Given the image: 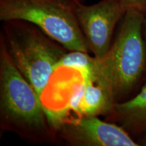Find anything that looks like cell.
<instances>
[{
	"label": "cell",
	"mask_w": 146,
	"mask_h": 146,
	"mask_svg": "<svg viewBox=\"0 0 146 146\" xmlns=\"http://www.w3.org/2000/svg\"><path fill=\"white\" fill-rule=\"evenodd\" d=\"M0 127L33 143L55 137L50 116L41 97L20 72L0 39Z\"/></svg>",
	"instance_id": "obj_1"
},
{
	"label": "cell",
	"mask_w": 146,
	"mask_h": 146,
	"mask_svg": "<svg viewBox=\"0 0 146 146\" xmlns=\"http://www.w3.org/2000/svg\"><path fill=\"white\" fill-rule=\"evenodd\" d=\"M74 11L89 51L102 58L108 52L116 25L126 10L120 0H102L92 5L75 1Z\"/></svg>",
	"instance_id": "obj_5"
},
{
	"label": "cell",
	"mask_w": 146,
	"mask_h": 146,
	"mask_svg": "<svg viewBox=\"0 0 146 146\" xmlns=\"http://www.w3.org/2000/svg\"><path fill=\"white\" fill-rule=\"evenodd\" d=\"M144 25H145V35H146V18L145 19V23H144Z\"/></svg>",
	"instance_id": "obj_12"
},
{
	"label": "cell",
	"mask_w": 146,
	"mask_h": 146,
	"mask_svg": "<svg viewBox=\"0 0 146 146\" xmlns=\"http://www.w3.org/2000/svg\"><path fill=\"white\" fill-rule=\"evenodd\" d=\"M71 1H78V0H71Z\"/></svg>",
	"instance_id": "obj_13"
},
{
	"label": "cell",
	"mask_w": 146,
	"mask_h": 146,
	"mask_svg": "<svg viewBox=\"0 0 146 146\" xmlns=\"http://www.w3.org/2000/svg\"><path fill=\"white\" fill-rule=\"evenodd\" d=\"M95 64L96 58L89 56L88 52L69 51L60 60L57 68L62 66L73 68L81 71L84 75L90 76L94 72Z\"/></svg>",
	"instance_id": "obj_9"
},
{
	"label": "cell",
	"mask_w": 146,
	"mask_h": 146,
	"mask_svg": "<svg viewBox=\"0 0 146 146\" xmlns=\"http://www.w3.org/2000/svg\"><path fill=\"white\" fill-rule=\"evenodd\" d=\"M125 10H136L146 14V0H120Z\"/></svg>",
	"instance_id": "obj_10"
},
{
	"label": "cell",
	"mask_w": 146,
	"mask_h": 146,
	"mask_svg": "<svg viewBox=\"0 0 146 146\" xmlns=\"http://www.w3.org/2000/svg\"><path fill=\"white\" fill-rule=\"evenodd\" d=\"M145 14L140 11L126 10L108 52L102 58H96L92 75H84L108 91L116 102L133 91L145 69Z\"/></svg>",
	"instance_id": "obj_2"
},
{
	"label": "cell",
	"mask_w": 146,
	"mask_h": 146,
	"mask_svg": "<svg viewBox=\"0 0 146 146\" xmlns=\"http://www.w3.org/2000/svg\"><path fill=\"white\" fill-rule=\"evenodd\" d=\"M139 143V145H145L146 146V133H145V134H144L143 137L141 139V140H140V142Z\"/></svg>",
	"instance_id": "obj_11"
},
{
	"label": "cell",
	"mask_w": 146,
	"mask_h": 146,
	"mask_svg": "<svg viewBox=\"0 0 146 146\" xmlns=\"http://www.w3.org/2000/svg\"><path fill=\"white\" fill-rule=\"evenodd\" d=\"M3 23L0 39L14 64L41 98L66 50L31 23L23 21Z\"/></svg>",
	"instance_id": "obj_3"
},
{
	"label": "cell",
	"mask_w": 146,
	"mask_h": 146,
	"mask_svg": "<svg viewBox=\"0 0 146 146\" xmlns=\"http://www.w3.org/2000/svg\"><path fill=\"white\" fill-rule=\"evenodd\" d=\"M111 117L131 136L146 133V84L132 99L116 102Z\"/></svg>",
	"instance_id": "obj_8"
},
{
	"label": "cell",
	"mask_w": 146,
	"mask_h": 146,
	"mask_svg": "<svg viewBox=\"0 0 146 146\" xmlns=\"http://www.w3.org/2000/svg\"><path fill=\"white\" fill-rule=\"evenodd\" d=\"M74 89L68 108L78 116H112L116 103L110 93L87 76Z\"/></svg>",
	"instance_id": "obj_7"
},
{
	"label": "cell",
	"mask_w": 146,
	"mask_h": 146,
	"mask_svg": "<svg viewBox=\"0 0 146 146\" xmlns=\"http://www.w3.org/2000/svg\"><path fill=\"white\" fill-rule=\"evenodd\" d=\"M55 132L72 146H139L119 125L104 121L96 116H78L58 122Z\"/></svg>",
	"instance_id": "obj_6"
},
{
	"label": "cell",
	"mask_w": 146,
	"mask_h": 146,
	"mask_svg": "<svg viewBox=\"0 0 146 146\" xmlns=\"http://www.w3.org/2000/svg\"><path fill=\"white\" fill-rule=\"evenodd\" d=\"M71 0H0V21H23L68 51L88 52Z\"/></svg>",
	"instance_id": "obj_4"
}]
</instances>
